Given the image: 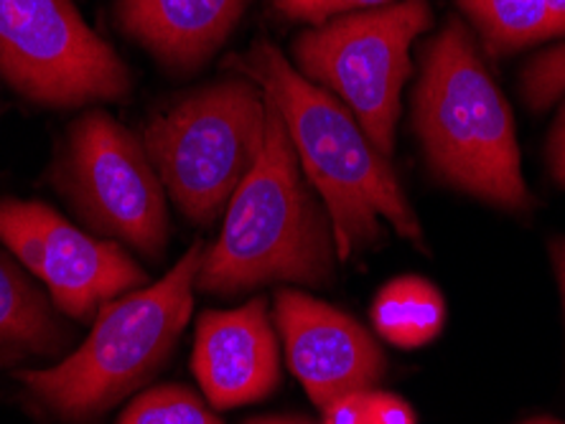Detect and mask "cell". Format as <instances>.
Listing matches in <instances>:
<instances>
[{
    "label": "cell",
    "mask_w": 565,
    "mask_h": 424,
    "mask_svg": "<svg viewBox=\"0 0 565 424\" xmlns=\"http://www.w3.org/2000/svg\"><path fill=\"white\" fill-rule=\"evenodd\" d=\"M239 72L273 102L303 173L327 206L337 257L349 260L382 235V219L415 247H426L423 229L390 157L382 155L362 124L331 91L311 85L270 41H255Z\"/></svg>",
    "instance_id": "cell-1"
},
{
    "label": "cell",
    "mask_w": 565,
    "mask_h": 424,
    "mask_svg": "<svg viewBox=\"0 0 565 424\" xmlns=\"http://www.w3.org/2000/svg\"><path fill=\"white\" fill-rule=\"evenodd\" d=\"M265 95V91H263ZM265 145L227 204L217 242L204 247L196 287L232 297L270 282L323 287L334 280V231L301 178L298 155L273 99Z\"/></svg>",
    "instance_id": "cell-2"
},
{
    "label": "cell",
    "mask_w": 565,
    "mask_h": 424,
    "mask_svg": "<svg viewBox=\"0 0 565 424\" xmlns=\"http://www.w3.org/2000/svg\"><path fill=\"white\" fill-rule=\"evenodd\" d=\"M413 122L446 183L507 211L527 209L512 110L461 21H448L423 48Z\"/></svg>",
    "instance_id": "cell-3"
},
{
    "label": "cell",
    "mask_w": 565,
    "mask_h": 424,
    "mask_svg": "<svg viewBox=\"0 0 565 424\" xmlns=\"http://www.w3.org/2000/svg\"><path fill=\"white\" fill-rule=\"evenodd\" d=\"M204 244L196 242L156 285L99 307L77 351L49 369L21 371L31 396L56 417L87 422L146 384L179 344L194 311Z\"/></svg>",
    "instance_id": "cell-4"
},
{
    "label": "cell",
    "mask_w": 565,
    "mask_h": 424,
    "mask_svg": "<svg viewBox=\"0 0 565 424\" xmlns=\"http://www.w3.org/2000/svg\"><path fill=\"white\" fill-rule=\"evenodd\" d=\"M268 105L253 79L196 89L146 124L143 145L163 191L194 224H212L265 145Z\"/></svg>",
    "instance_id": "cell-5"
},
{
    "label": "cell",
    "mask_w": 565,
    "mask_h": 424,
    "mask_svg": "<svg viewBox=\"0 0 565 424\" xmlns=\"http://www.w3.org/2000/svg\"><path fill=\"white\" fill-rule=\"evenodd\" d=\"M430 23L434 13L426 0L344 13L298 33L290 56L311 85L349 107L370 143L390 157L411 77V48Z\"/></svg>",
    "instance_id": "cell-6"
},
{
    "label": "cell",
    "mask_w": 565,
    "mask_h": 424,
    "mask_svg": "<svg viewBox=\"0 0 565 424\" xmlns=\"http://www.w3.org/2000/svg\"><path fill=\"white\" fill-rule=\"evenodd\" d=\"M0 74L46 107L118 102L132 87L126 62L72 0H0Z\"/></svg>",
    "instance_id": "cell-7"
},
{
    "label": "cell",
    "mask_w": 565,
    "mask_h": 424,
    "mask_svg": "<svg viewBox=\"0 0 565 424\" xmlns=\"http://www.w3.org/2000/svg\"><path fill=\"white\" fill-rule=\"evenodd\" d=\"M62 188L89 227L146 257L169 242L166 191L143 140L95 110L72 124L62 163Z\"/></svg>",
    "instance_id": "cell-8"
},
{
    "label": "cell",
    "mask_w": 565,
    "mask_h": 424,
    "mask_svg": "<svg viewBox=\"0 0 565 424\" xmlns=\"http://www.w3.org/2000/svg\"><path fill=\"white\" fill-rule=\"evenodd\" d=\"M0 242L44 282L60 313L93 323L99 307L146 285V272L115 242L89 237L39 202H0Z\"/></svg>",
    "instance_id": "cell-9"
},
{
    "label": "cell",
    "mask_w": 565,
    "mask_h": 424,
    "mask_svg": "<svg viewBox=\"0 0 565 424\" xmlns=\"http://www.w3.org/2000/svg\"><path fill=\"white\" fill-rule=\"evenodd\" d=\"M276 326L290 371L319 410L344 394L372 392L385 377L387 361L375 336L311 295L278 290Z\"/></svg>",
    "instance_id": "cell-10"
},
{
    "label": "cell",
    "mask_w": 565,
    "mask_h": 424,
    "mask_svg": "<svg viewBox=\"0 0 565 424\" xmlns=\"http://www.w3.org/2000/svg\"><path fill=\"white\" fill-rule=\"evenodd\" d=\"M191 369L217 410L268 396L280 379V354L265 297L235 311H206L196 323Z\"/></svg>",
    "instance_id": "cell-11"
},
{
    "label": "cell",
    "mask_w": 565,
    "mask_h": 424,
    "mask_svg": "<svg viewBox=\"0 0 565 424\" xmlns=\"http://www.w3.org/2000/svg\"><path fill=\"white\" fill-rule=\"evenodd\" d=\"M250 0H118V23L166 69L189 74L212 59Z\"/></svg>",
    "instance_id": "cell-12"
},
{
    "label": "cell",
    "mask_w": 565,
    "mask_h": 424,
    "mask_svg": "<svg viewBox=\"0 0 565 424\" xmlns=\"http://www.w3.org/2000/svg\"><path fill=\"white\" fill-rule=\"evenodd\" d=\"M54 307L19 264L0 252V366L64 354L72 330Z\"/></svg>",
    "instance_id": "cell-13"
},
{
    "label": "cell",
    "mask_w": 565,
    "mask_h": 424,
    "mask_svg": "<svg viewBox=\"0 0 565 424\" xmlns=\"http://www.w3.org/2000/svg\"><path fill=\"white\" fill-rule=\"evenodd\" d=\"M377 334L397 348H420L446 326V303L423 278H397L380 290L372 305Z\"/></svg>",
    "instance_id": "cell-14"
},
{
    "label": "cell",
    "mask_w": 565,
    "mask_h": 424,
    "mask_svg": "<svg viewBox=\"0 0 565 424\" xmlns=\"http://www.w3.org/2000/svg\"><path fill=\"white\" fill-rule=\"evenodd\" d=\"M492 54L518 52L561 36L547 0H459Z\"/></svg>",
    "instance_id": "cell-15"
},
{
    "label": "cell",
    "mask_w": 565,
    "mask_h": 424,
    "mask_svg": "<svg viewBox=\"0 0 565 424\" xmlns=\"http://www.w3.org/2000/svg\"><path fill=\"white\" fill-rule=\"evenodd\" d=\"M118 424H222L186 387H156L136 396Z\"/></svg>",
    "instance_id": "cell-16"
},
{
    "label": "cell",
    "mask_w": 565,
    "mask_h": 424,
    "mask_svg": "<svg viewBox=\"0 0 565 424\" xmlns=\"http://www.w3.org/2000/svg\"><path fill=\"white\" fill-rule=\"evenodd\" d=\"M520 89L525 102L535 112L547 110V107L565 97V44L547 48L537 54L533 62L525 66L520 79Z\"/></svg>",
    "instance_id": "cell-17"
},
{
    "label": "cell",
    "mask_w": 565,
    "mask_h": 424,
    "mask_svg": "<svg viewBox=\"0 0 565 424\" xmlns=\"http://www.w3.org/2000/svg\"><path fill=\"white\" fill-rule=\"evenodd\" d=\"M393 3H401V0H273L276 11L286 15V19L313 23V26L316 23L337 19V15L370 11V8Z\"/></svg>",
    "instance_id": "cell-18"
},
{
    "label": "cell",
    "mask_w": 565,
    "mask_h": 424,
    "mask_svg": "<svg viewBox=\"0 0 565 424\" xmlns=\"http://www.w3.org/2000/svg\"><path fill=\"white\" fill-rule=\"evenodd\" d=\"M364 424H415V412L408 402L390 392H367Z\"/></svg>",
    "instance_id": "cell-19"
},
{
    "label": "cell",
    "mask_w": 565,
    "mask_h": 424,
    "mask_svg": "<svg viewBox=\"0 0 565 424\" xmlns=\"http://www.w3.org/2000/svg\"><path fill=\"white\" fill-rule=\"evenodd\" d=\"M364 402H367V392H354L334 399V402L321 410V424H364Z\"/></svg>",
    "instance_id": "cell-20"
},
{
    "label": "cell",
    "mask_w": 565,
    "mask_h": 424,
    "mask_svg": "<svg viewBox=\"0 0 565 424\" xmlns=\"http://www.w3.org/2000/svg\"><path fill=\"white\" fill-rule=\"evenodd\" d=\"M547 163H551L553 178L565 188V97L558 110V118L553 122L551 140H547Z\"/></svg>",
    "instance_id": "cell-21"
},
{
    "label": "cell",
    "mask_w": 565,
    "mask_h": 424,
    "mask_svg": "<svg viewBox=\"0 0 565 424\" xmlns=\"http://www.w3.org/2000/svg\"><path fill=\"white\" fill-rule=\"evenodd\" d=\"M555 254V268H558V282H561V293H563V305H565V239L555 244L553 249Z\"/></svg>",
    "instance_id": "cell-22"
},
{
    "label": "cell",
    "mask_w": 565,
    "mask_h": 424,
    "mask_svg": "<svg viewBox=\"0 0 565 424\" xmlns=\"http://www.w3.org/2000/svg\"><path fill=\"white\" fill-rule=\"evenodd\" d=\"M547 8H551L555 23H558L561 36L565 33V0H547Z\"/></svg>",
    "instance_id": "cell-23"
},
{
    "label": "cell",
    "mask_w": 565,
    "mask_h": 424,
    "mask_svg": "<svg viewBox=\"0 0 565 424\" xmlns=\"http://www.w3.org/2000/svg\"><path fill=\"white\" fill-rule=\"evenodd\" d=\"M247 424H311V422L298 420V417H263V420H250Z\"/></svg>",
    "instance_id": "cell-24"
},
{
    "label": "cell",
    "mask_w": 565,
    "mask_h": 424,
    "mask_svg": "<svg viewBox=\"0 0 565 424\" xmlns=\"http://www.w3.org/2000/svg\"><path fill=\"white\" fill-rule=\"evenodd\" d=\"M525 424H565V422H558V420H551V417H540V420H530Z\"/></svg>",
    "instance_id": "cell-25"
}]
</instances>
